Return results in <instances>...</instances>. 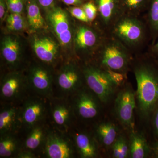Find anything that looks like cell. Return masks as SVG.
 I'll list each match as a JSON object with an SVG mask.
<instances>
[{
	"label": "cell",
	"mask_w": 158,
	"mask_h": 158,
	"mask_svg": "<svg viewBox=\"0 0 158 158\" xmlns=\"http://www.w3.org/2000/svg\"><path fill=\"white\" fill-rule=\"evenodd\" d=\"M134 72L138 111L141 118L147 120L158 106V70L148 62L141 61L135 65Z\"/></svg>",
	"instance_id": "6da1fadb"
},
{
	"label": "cell",
	"mask_w": 158,
	"mask_h": 158,
	"mask_svg": "<svg viewBox=\"0 0 158 158\" xmlns=\"http://www.w3.org/2000/svg\"><path fill=\"white\" fill-rule=\"evenodd\" d=\"M22 124L21 110L14 106L5 107L0 113L1 135L13 134Z\"/></svg>",
	"instance_id": "9a60e30c"
},
{
	"label": "cell",
	"mask_w": 158,
	"mask_h": 158,
	"mask_svg": "<svg viewBox=\"0 0 158 158\" xmlns=\"http://www.w3.org/2000/svg\"><path fill=\"white\" fill-rule=\"evenodd\" d=\"M26 86L24 80L20 75H9L1 83V98L9 102L16 100L24 93L27 90Z\"/></svg>",
	"instance_id": "7c38bea8"
},
{
	"label": "cell",
	"mask_w": 158,
	"mask_h": 158,
	"mask_svg": "<svg viewBox=\"0 0 158 158\" xmlns=\"http://www.w3.org/2000/svg\"><path fill=\"white\" fill-rule=\"evenodd\" d=\"M85 11L90 23L96 19L98 15L97 7L93 2H88L84 3L81 6Z\"/></svg>",
	"instance_id": "83f0119b"
},
{
	"label": "cell",
	"mask_w": 158,
	"mask_h": 158,
	"mask_svg": "<svg viewBox=\"0 0 158 158\" xmlns=\"http://www.w3.org/2000/svg\"><path fill=\"white\" fill-rule=\"evenodd\" d=\"M96 134L100 143L106 148L112 146L118 136L117 127L111 122L99 124L96 127Z\"/></svg>",
	"instance_id": "ffe728a7"
},
{
	"label": "cell",
	"mask_w": 158,
	"mask_h": 158,
	"mask_svg": "<svg viewBox=\"0 0 158 158\" xmlns=\"http://www.w3.org/2000/svg\"><path fill=\"white\" fill-rule=\"evenodd\" d=\"M7 5L12 13L20 14L23 9V0H7Z\"/></svg>",
	"instance_id": "1f68e13d"
},
{
	"label": "cell",
	"mask_w": 158,
	"mask_h": 158,
	"mask_svg": "<svg viewBox=\"0 0 158 158\" xmlns=\"http://www.w3.org/2000/svg\"><path fill=\"white\" fill-rule=\"evenodd\" d=\"M46 111L45 103L42 100L38 98L29 99L21 110L22 124L31 130L42 120Z\"/></svg>",
	"instance_id": "9c48e42d"
},
{
	"label": "cell",
	"mask_w": 158,
	"mask_h": 158,
	"mask_svg": "<svg viewBox=\"0 0 158 158\" xmlns=\"http://www.w3.org/2000/svg\"><path fill=\"white\" fill-rule=\"evenodd\" d=\"M7 27L11 31H19L25 27L24 21L20 14L12 13L7 18Z\"/></svg>",
	"instance_id": "4316f807"
},
{
	"label": "cell",
	"mask_w": 158,
	"mask_h": 158,
	"mask_svg": "<svg viewBox=\"0 0 158 158\" xmlns=\"http://www.w3.org/2000/svg\"><path fill=\"white\" fill-rule=\"evenodd\" d=\"M18 157L20 158H34V155L30 151L23 152L19 153L18 155Z\"/></svg>",
	"instance_id": "8d00e7d4"
},
{
	"label": "cell",
	"mask_w": 158,
	"mask_h": 158,
	"mask_svg": "<svg viewBox=\"0 0 158 158\" xmlns=\"http://www.w3.org/2000/svg\"><path fill=\"white\" fill-rule=\"evenodd\" d=\"M129 153L131 158L147 157L149 153V148L144 136L135 131L130 136Z\"/></svg>",
	"instance_id": "d6986e66"
},
{
	"label": "cell",
	"mask_w": 158,
	"mask_h": 158,
	"mask_svg": "<svg viewBox=\"0 0 158 158\" xmlns=\"http://www.w3.org/2000/svg\"><path fill=\"white\" fill-rule=\"evenodd\" d=\"M66 5L69 6H82L84 4V0H62Z\"/></svg>",
	"instance_id": "d6a6232c"
},
{
	"label": "cell",
	"mask_w": 158,
	"mask_h": 158,
	"mask_svg": "<svg viewBox=\"0 0 158 158\" xmlns=\"http://www.w3.org/2000/svg\"><path fill=\"white\" fill-rule=\"evenodd\" d=\"M12 134L1 135L0 156L10 157L16 153L18 150V143Z\"/></svg>",
	"instance_id": "d4e9b609"
},
{
	"label": "cell",
	"mask_w": 158,
	"mask_h": 158,
	"mask_svg": "<svg viewBox=\"0 0 158 158\" xmlns=\"http://www.w3.org/2000/svg\"><path fill=\"white\" fill-rule=\"evenodd\" d=\"M99 101L97 97L90 90L82 89L78 91L74 101L77 114L84 119L94 118L99 112Z\"/></svg>",
	"instance_id": "ba28073f"
},
{
	"label": "cell",
	"mask_w": 158,
	"mask_h": 158,
	"mask_svg": "<svg viewBox=\"0 0 158 158\" xmlns=\"http://www.w3.org/2000/svg\"><path fill=\"white\" fill-rule=\"evenodd\" d=\"M150 0H119V7L122 15L139 16L147 10Z\"/></svg>",
	"instance_id": "44dd1931"
},
{
	"label": "cell",
	"mask_w": 158,
	"mask_h": 158,
	"mask_svg": "<svg viewBox=\"0 0 158 158\" xmlns=\"http://www.w3.org/2000/svg\"><path fill=\"white\" fill-rule=\"evenodd\" d=\"M49 20L59 42L62 45L70 43L72 37L67 15L60 8L54 9L49 15Z\"/></svg>",
	"instance_id": "8fae6325"
},
{
	"label": "cell",
	"mask_w": 158,
	"mask_h": 158,
	"mask_svg": "<svg viewBox=\"0 0 158 158\" xmlns=\"http://www.w3.org/2000/svg\"><path fill=\"white\" fill-rule=\"evenodd\" d=\"M156 152L157 153V154H158V146H157V147L156 148Z\"/></svg>",
	"instance_id": "f35d334b"
},
{
	"label": "cell",
	"mask_w": 158,
	"mask_h": 158,
	"mask_svg": "<svg viewBox=\"0 0 158 158\" xmlns=\"http://www.w3.org/2000/svg\"><path fill=\"white\" fill-rule=\"evenodd\" d=\"M69 11L71 15L80 21L85 23H90L85 11L82 7L75 6L69 8Z\"/></svg>",
	"instance_id": "4dcf8cb0"
},
{
	"label": "cell",
	"mask_w": 158,
	"mask_h": 158,
	"mask_svg": "<svg viewBox=\"0 0 158 158\" xmlns=\"http://www.w3.org/2000/svg\"><path fill=\"white\" fill-rule=\"evenodd\" d=\"M82 74L75 66L69 65L65 67L58 77L59 88L65 93L75 92L79 90L81 85Z\"/></svg>",
	"instance_id": "2e32d148"
},
{
	"label": "cell",
	"mask_w": 158,
	"mask_h": 158,
	"mask_svg": "<svg viewBox=\"0 0 158 158\" xmlns=\"http://www.w3.org/2000/svg\"><path fill=\"white\" fill-rule=\"evenodd\" d=\"M74 139L77 149L81 157H96L98 154L97 145L89 135L84 133H77Z\"/></svg>",
	"instance_id": "e0dca14e"
},
{
	"label": "cell",
	"mask_w": 158,
	"mask_h": 158,
	"mask_svg": "<svg viewBox=\"0 0 158 158\" xmlns=\"http://www.w3.org/2000/svg\"><path fill=\"white\" fill-rule=\"evenodd\" d=\"M52 114L54 123L60 127H65L70 123L71 109L65 103H60L55 105L52 110Z\"/></svg>",
	"instance_id": "7402d4cb"
},
{
	"label": "cell",
	"mask_w": 158,
	"mask_h": 158,
	"mask_svg": "<svg viewBox=\"0 0 158 158\" xmlns=\"http://www.w3.org/2000/svg\"><path fill=\"white\" fill-rule=\"evenodd\" d=\"M98 15L103 31L107 34L113 24L122 15L119 0H95ZM98 16V15H97Z\"/></svg>",
	"instance_id": "30bf717a"
},
{
	"label": "cell",
	"mask_w": 158,
	"mask_h": 158,
	"mask_svg": "<svg viewBox=\"0 0 158 158\" xmlns=\"http://www.w3.org/2000/svg\"><path fill=\"white\" fill-rule=\"evenodd\" d=\"M44 153L48 158H70L73 156L74 150L68 139L52 132L46 137Z\"/></svg>",
	"instance_id": "52a82bcc"
},
{
	"label": "cell",
	"mask_w": 158,
	"mask_h": 158,
	"mask_svg": "<svg viewBox=\"0 0 158 158\" xmlns=\"http://www.w3.org/2000/svg\"><path fill=\"white\" fill-rule=\"evenodd\" d=\"M37 2L44 8H49L52 6L55 0H37Z\"/></svg>",
	"instance_id": "836d02e7"
},
{
	"label": "cell",
	"mask_w": 158,
	"mask_h": 158,
	"mask_svg": "<svg viewBox=\"0 0 158 158\" xmlns=\"http://www.w3.org/2000/svg\"><path fill=\"white\" fill-rule=\"evenodd\" d=\"M154 116L153 125L155 131L158 137V106L155 111Z\"/></svg>",
	"instance_id": "d590c367"
},
{
	"label": "cell",
	"mask_w": 158,
	"mask_h": 158,
	"mask_svg": "<svg viewBox=\"0 0 158 158\" xmlns=\"http://www.w3.org/2000/svg\"><path fill=\"white\" fill-rule=\"evenodd\" d=\"M27 11L29 24L31 28L38 30L45 27V22L35 0H28Z\"/></svg>",
	"instance_id": "603a6c76"
},
{
	"label": "cell",
	"mask_w": 158,
	"mask_h": 158,
	"mask_svg": "<svg viewBox=\"0 0 158 158\" xmlns=\"http://www.w3.org/2000/svg\"><path fill=\"white\" fill-rule=\"evenodd\" d=\"M147 10L148 25L153 44L158 37V0H150Z\"/></svg>",
	"instance_id": "cb8c5ba5"
},
{
	"label": "cell",
	"mask_w": 158,
	"mask_h": 158,
	"mask_svg": "<svg viewBox=\"0 0 158 158\" xmlns=\"http://www.w3.org/2000/svg\"><path fill=\"white\" fill-rule=\"evenodd\" d=\"M89 89L103 103H107L113 97L118 86L110 78L106 72L98 65L88 64L82 70Z\"/></svg>",
	"instance_id": "277c9868"
},
{
	"label": "cell",
	"mask_w": 158,
	"mask_h": 158,
	"mask_svg": "<svg viewBox=\"0 0 158 158\" xmlns=\"http://www.w3.org/2000/svg\"><path fill=\"white\" fill-rule=\"evenodd\" d=\"M104 69L110 78L115 85L118 87L123 85L127 78V74L108 69Z\"/></svg>",
	"instance_id": "f1b7e54d"
},
{
	"label": "cell",
	"mask_w": 158,
	"mask_h": 158,
	"mask_svg": "<svg viewBox=\"0 0 158 158\" xmlns=\"http://www.w3.org/2000/svg\"><path fill=\"white\" fill-rule=\"evenodd\" d=\"M20 46L18 40L11 36L4 37L2 42V55L6 62L10 65H16L20 57Z\"/></svg>",
	"instance_id": "ac0fdd59"
},
{
	"label": "cell",
	"mask_w": 158,
	"mask_h": 158,
	"mask_svg": "<svg viewBox=\"0 0 158 158\" xmlns=\"http://www.w3.org/2000/svg\"><path fill=\"white\" fill-rule=\"evenodd\" d=\"M136 105V94L130 85H126L116 96L115 111L120 123L131 131H135L134 111Z\"/></svg>",
	"instance_id": "5b68a950"
},
{
	"label": "cell",
	"mask_w": 158,
	"mask_h": 158,
	"mask_svg": "<svg viewBox=\"0 0 158 158\" xmlns=\"http://www.w3.org/2000/svg\"><path fill=\"white\" fill-rule=\"evenodd\" d=\"M98 65L127 74L132 61L131 51L119 40L106 34L96 50Z\"/></svg>",
	"instance_id": "7a4b0ae2"
},
{
	"label": "cell",
	"mask_w": 158,
	"mask_h": 158,
	"mask_svg": "<svg viewBox=\"0 0 158 158\" xmlns=\"http://www.w3.org/2000/svg\"><path fill=\"white\" fill-rule=\"evenodd\" d=\"M152 52L153 53L158 55V40L157 42L153 44H152Z\"/></svg>",
	"instance_id": "74e56055"
},
{
	"label": "cell",
	"mask_w": 158,
	"mask_h": 158,
	"mask_svg": "<svg viewBox=\"0 0 158 158\" xmlns=\"http://www.w3.org/2000/svg\"><path fill=\"white\" fill-rule=\"evenodd\" d=\"M106 33H99L90 27L79 26L74 36L76 47L83 52H92L97 49Z\"/></svg>",
	"instance_id": "8992f818"
},
{
	"label": "cell",
	"mask_w": 158,
	"mask_h": 158,
	"mask_svg": "<svg viewBox=\"0 0 158 158\" xmlns=\"http://www.w3.org/2000/svg\"><path fill=\"white\" fill-rule=\"evenodd\" d=\"M33 48L37 58L46 63H52L56 59L58 46L48 37H37L34 39Z\"/></svg>",
	"instance_id": "5bb4252c"
},
{
	"label": "cell",
	"mask_w": 158,
	"mask_h": 158,
	"mask_svg": "<svg viewBox=\"0 0 158 158\" xmlns=\"http://www.w3.org/2000/svg\"><path fill=\"white\" fill-rule=\"evenodd\" d=\"M107 34L122 43L130 51L140 47L146 38V26L139 16L122 15Z\"/></svg>",
	"instance_id": "3957f363"
},
{
	"label": "cell",
	"mask_w": 158,
	"mask_h": 158,
	"mask_svg": "<svg viewBox=\"0 0 158 158\" xmlns=\"http://www.w3.org/2000/svg\"><path fill=\"white\" fill-rule=\"evenodd\" d=\"M6 5L7 3H6L5 0H0V18L1 19H2L5 16Z\"/></svg>",
	"instance_id": "e575fe53"
},
{
	"label": "cell",
	"mask_w": 158,
	"mask_h": 158,
	"mask_svg": "<svg viewBox=\"0 0 158 158\" xmlns=\"http://www.w3.org/2000/svg\"><path fill=\"white\" fill-rule=\"evenodd\" d=\"M45 131L42 127L37 125L31 129L25 141V147L28 151L34 150L40 146L45 139Z\"/></svg>",
	"instance_id": "484cf974"
},
{
	"label": "cell",
	"mask_w": 158,
	"mask_h": 158,
	"mask_svg": "<svg viewBox=\"0 0 158 158\" xmlns=\"http://www.w3.org/2000/svg\"><path fill=\"white\" fill-rule=\"evenodd\" d=\"M30 80L33 89L41 96L49 97L52 94V76L45 69L34 67L31 70Z\"/></svg>",
	"instance_id": "4fadbf2b"
},
{
	"label": "cell",
	"mask_w": 158,
	"mask_h": 158,
	"mask_svg": "<svg viewBox=\"0 0 158 158\" xmlns=\"http://www.w3.org/2000/svg\"><path fill=\"white\" fill-rule=\"evenodd\" d=\"M116 141L120 151V158H127L130 155L129 142L123 136L118 135Z\"/></svg>",
	"instance_id": "f546056e"
}]
</instances>
